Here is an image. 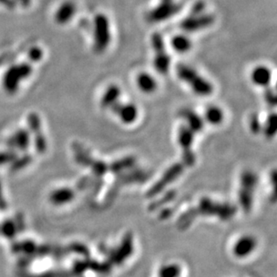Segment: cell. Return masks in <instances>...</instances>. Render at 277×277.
Instances as JSON below:
<instances>
[{"label": "cell", "mask_w": 277, "mask_h": 277, "mask_svg": "<svg viewBox=\"0 0 277 277\" xmlns=\"http://www.w3.org/2000/svg\"><path fill=\"white\" fill-rule=\"evenodd\" d=\"M176 73L180 80L192 90L194 94L198 96H209L214 92V86L209 81L197 71L184 64H179L176 68Z\"/></svg>", "instance_id": "obj_1"}, {"label": "cell", "mask_w": 277, "mask_h": 277, "mask_svg": "<svg viewBox=\"0 0 277 277\" xmlns=\"http://www.w3.org/2000/svg\"><path fill=\"white\" fill-rule=\"evenodd\" d=\"M215 23V16L206 10V4L197 1L186 18L180 23V29L186 33H195L210 27Z\"/></svg>", "instance_id": "obj_2"}, {"label": "cell", "mask_w": 277, "mask_h": 277, "mask_svg": "<svg viewBox=\"0 0 277 277\" xmlns=\"http://www.w3.org/2000/svg\"><path fill=\"white\" fill-rule=\"evenodd\" d=\"M111 42V24L108 16L104 14L95 15L94 21V50L103 53Z\"/></svg>", "instance_id": "obj_3"}, {"label": "cell", "mask_w": 277, "mask_h": 277, "mask_svg": "<svg viewBox=\"0 0 277 277\" xmlns=\"http://www.w3.org/2000/svg\"><path fill=\"white\" fill-rule=\"evenodd\" d=\"M151 44L155 52L154 66L155 70L159 74L166 75L169 72L171 59L166 50L163 35L159 33H154L151 38Z\"/></svg>", "instance_id": "obj_4"}, {"label": "cell", "mask_w": 277, "mask_h": 277, "mask_svg": "<svg viewBox=\"0 0 277 277\" xmlns=\"http://www.w3.org/2000/svg\"><path fill=\"white\" fill-rule=\"evenodd\" d=\"M32 66L26 63L11 66L5 72L3 77V87L6 93L14 94L18 90L19 85L22 81L26 79L32 74Z\"/></svg>", "instance_id": "obj_5"}, {"label": "cell", "mask_w": 277, "mask_h": 277, "mask_svg": "<svg viewBox=\"0 0 277 277\" xmlns=\"http://www.w3.org/2000/svg\"><path fill=\"white\" fill-rule=\"evenodd\" d=\"M180 9L181 5L175 0H161L155 8L147 13L146 20L152 24H159L173 17Z\"/></svg>", "instance_id": "obj_6"}, {"label": "cell", "mask_w": 277, "mask_h": 277, "mask_svg": "<svg viewBox=\"0 0 277 277\" xmlns=\"http://www.w3.org/2000/svg\"><path fill=\"white\" fill-rule=\"evenodd\" d=\"M111 110H112L113 112L125 124L135 122L138 116V110L134 104H122L118 102Z\"/></svg>", "instance_id": "obj_7"}, {"label": "cell", "mask_w": 277, "mask_h": 277, "mask_svg": "<svg viewBox=\"0 0 277 277\" xmlns=\"http://www.w3.org/2000/svg\"><path fill=\"white\" fill-rule=\"evenodd\" d=\"M272 80V72L267 66H258L251 73V81L254 85L259 87H268Z\"/></svg>", "instance_id": "obj_8"}, {"label": "cell", "mask_w": 277, "mask_h": 277, "mask_svg": "<svg viewBox=\"0 0 277 277\" xmlns=\"http://www.w3.org/2000/svg\"><path fill=\"white\" fill-rule=\"evenodd\" d=\"M76 5L73 1H66L62 4L55 14V21L58 24H66L75 16Z\"/></svg>", "instance_id": "obj_9"}, {"label": "cell", "mask_w": 277, "mask_h": 277, "mask_svg": "<svg viewBox=\"0 0 277 277\" xmlns=\"http://www.w3.org/2000/svg\"><path fill=\"white\" fill-rule=\"evenodd\" d=\"M136 85L142 93L146 94H154L158 87L155 77L146 72H142L136 76Z\"/></svg>", "instance_id": "obj_10"}, {"label": "cell", "mask_w": 277, "mask_h": 277, "mask_svg": "<svg viewBox=\"0 0 277 277\" xmlns=\"http://www.w3.org/2000/svg\"><path fill=\"white\" fill-rule=\"evenodd\" d=\"M121 95V89L117 85H111L105 90L101 100V104L104 108L111 109L115 104L119 102Z\"/></svg>", "instance_id": "obj_11"}, {"label": "cell", "mask_w": 277, "mask_h": 277, "mask_svg": "<svg viewBox=\"0 0 277 277\" xmlns=\"http://www.w3.org/2000/svg\"><path fill=\"white\" fill-rule=\"evenodd\" d=\"M256 242L252 237H243L237 241L234 246V253L236 256L243 258L253 251Z\"/></svg>", "instance_id": "obj_12"}, {"label": "cell", "mask_w": 277, "mask_h": 277, "mask_svg": "<svg viewBox=\"0 0 277 277\" xmlns=\"http://www.w3.org/2000/svg\"><path fill=\"white\" fill-rule=\"evenodd\" d=\"M171 46L175 52H179V53H186L191 50L192 43L187 35L179 34L172 38Z\"/></svg>", "instance_id": "obj_13"}, {"label": "cell", "mask_w": 277, "mask_h": 277, "mask_svg": "<svg viewBox=\"0 0 277 277\" xmlns=\"http://www.w3.org/2000/svg\"><path fill=\"white\" fill-rule=\"evenodd\" d=\"M182 117L187 120L188 127L192 131H200L204 126V121L200 116H198L197 113L194 112L190 110H183L181 112Z\"/></svg>", "instance_id": "obj_14"}, {"label": "cell", "mask_w": 277, "mask_h": 277, "mask_svg": "<svg viewBox=\"0 0 277 277\" xmlns=\"http://www.w3.org/2000/svg\"><path fill=\"white\" fill-rule=\"evenodd\" d=\"M75 197L74 191L69 188H60L52 193L51 195V201L54 205H61L69 202Z\"/></svg>", "instance_id": "obj_15"}, {"label": "cell", "mask_w": 277, "mask_h": 277, "mask_svg": "<svg viewBox=\"0 0 277 277\" xmlns=\"http://www.w3.org/2000/svg\"><path fill=\"white\" fill-rule=\"evenodd\" d=\"M205 117L207 122L211 125H219L223 121L224 114L220 107L214 105L207 109Z\"/></svg>", "instance_id": "obj_16"}, {"label": "cell", "mask_w": 277, "mask_h": 277, "mask_svg": "<svg viewBox=\"0 0 277 277\" xmlns=\"http://www.w3.org/2000/svg\"><path fill=\"white\" fill-rule=\"evenodd\" d=\"M37 245L35 244L31 240H24L23 242H19V243H14L12 247L13 251L15 253L19 252H23L25 253L27 256H33L36 253V249H37Z\"/></svg>", "instance_id": "obj_17"}, {"label": "cell", "mask_w": 277, "mask_h": 277, "mask_svg": "<svg viewBox=\"0 0 277 277\" xmlns=\"http://www.w3.org/2000/svg\"><path fill=\"white\" fill-rule=\"evenodd\" d=\"M14 142L15 146L18 147L21 151H26L30 146V135L29 132L25 129H20L14 134Z\"/></svg>", "instance_id": "obj_18"}, {"label": "cell", "mask_w": 277, "mask_h": 277, "mask_svg": "<svg viewBox=\"0 0 277 277\" xmlns=\"http://www.w3.org/2000/svg\"><path fill=\"white\" fill-rule=\"evenodd\" d=\"M0 232L7 239H13L17 232L16 226L13 220H6L0 226Z\"/></svg>", "instance_id": "obj_19"}, {"label": "cell", "mask_w": 277, "mask_h": 277, "mask_svg": "<svg viewBox=\"0 0 277 277\" xmlns=\"http://www.w3.org/2000/svg\"><path fill=\"white\" fill-rule=\"evenodd\" d=\"M180 269L176 265H167L161 268L159 277H179Z\"/></svg>", "instance_id": "obj_20"}, {"label": "cell", "mask_w": 277, "mask_h": 277, "mask_svg": "<svg viewBox=\"0 0 277 277\" xmlns=\"http://www.w3.org/2000/svg\"><path fill=\"white\" fill-rule=\"evenodd\" d=\"M28 125L30 130L33 134H38L42 132V121L36 113H31L28 116Z\"/></svg>", "instance_id": "obj_21"}, {"label": "cell", "mask_w": 277, "mask_h": 277, "mask_svg": "<svg viewBox=\"0 0 277 277\" xmlns=\"http://www.w3.org/2000/svg\"><path fill=\"white\" fill-rule=\"evenodd\" d=\"M32 160V156L30 155H24L19 159H15L11 165V171H17L19 169H23L29 164H31Z\"/></svg>", "instance_id": "obj_22"}, {"label": "cell", "mask_w": 277, "mask_h": 277, "mask_svg": "<svg viewBox=\"0 0 277 277\" xmlns=\"http://www.w3.org/2000/svg\"><path fill=\"white\" fill-rule=\"evenodd\" d=\"M34 142H35L36 150L39 154H43L46 152L47 143H46L45 137L43 136V132L34 135Z\"/></svg>", "instance_id": "obj_23"}, {"label": "cell", "mask_w": 277, "mask_h": 277, "mask_svg": "<svg viewBox=\"0 0 277 277\" xmlns=\"http://www.w3.org/2000/svg\"><path fill=\"white\" fill-rule=\"evenodd\" d=\"M264 97H265V101L267 102V104L271 106V107H275L277 105V95L275 91L270 88L269 86L266 87L265 89V93H264Z\"/></svg>", "instance_id": "obj_24"}, {"label": "cell", "mask_w": 277, "mask_h": 277, "mask_svg": "<svg viewBox=\"0 0 277 277\" xmlns=\"http://www.w3.org/2000/svg\"><path fill=\"white\" fill-rule=\"evenodd\" d=\"M16 158H17V155L13 151L0 153V165H6L9 163L12 164Z\"/></svg>", "instance_id": "obj_25"}, {"label": "cell", "mask_w": 277, "mask_h": 277, "mask_svg": "<svg viewBox=\"0 0 277 277\" xmlns=\"http://www.w3.org/2000/svg\"><path fill=\"white\" fill-rule=\"evenodd\" d=\"M277 130V116L276 114L270 115L266 125V131L268 136H273Z\"/></svg>", "instance_id": "obj_26"}, {"label": "cell", "mask_w": 277, "mask_h": 277, "mask_svg": "<svg viewBox=\"0 0 277 277\" xmlns=\"http://www.w3.org/2000/svg\"><path fill=\"white\" fill-rule=\"evenodd\" d=\"M43 52L42 49L38 47H33L29 52V58L33 62L40 61L43 58Z\"/></svg>", "instance_id": "obj_27"}, {"label": "cell", "mask_w": 277, "mask_h": 277, "mask_svg": "<svg viewBox=\"0 0 277 277\" xmlns=\"http://www.w3.org/2000/svg\"><path fill=\"white\" fill-rule=\"evenodd\" d=\"M15 226H16V229H17V231H21L24 229V217L22 215H17L16 218H15Z\"/></svg>", "instance_id": "obj_28"}, {"label": "cell", "mask_w": 277, "mask_h": 277, "mask_svg": "<svg viewBox=\"0 0 277 277\" xmlns=\"http://www.w3.org/2000/svg\"><path fill=\"white\" fill-rule=\"evenodd\" d=\"M70 249L77 252V253L87 254V250L85 248V246L81 244H72L70 245Z\"/></svg>", "instance_id": "obj_29"}, {"label": "cell", "mask_w": 277, "mask_h": 277, "mask_svg": "<svg viewBox=\"0 0 277 277\" xmlns=\"http://www.w3.org/2000/svg\"><path fill=\"white\" fill-rule=\"evenodd\" d=\"M6 202H5V198L3 197L2 194V188H1V184H0V210H5L6 209Z\"/></svg>", "instance_id": "obj_30"}, {"label": "cell", "mask_w": 277, "mask_h": 277, "mask_svg": "<svg viewBox=\"0 0 277 277\" xmlns=\"http://www.w3.org/2000/svg\"><path fill=\"white\" fill-rule=\"evenodd\" d=\"M259 121L257 116H254L251 119V128L257 132L259 129Z\"/></svg>", "instance_id": "obj_31"}, {"label": "cell", "mask_w": 277, "mask_h": 277, "mask_svg": "<svg viewBox=\"0 0 277 277\" xmlns=\"http://www.w3.org/2000/svg\"><path fill=\"white\" fill-rule=\"evenodd\" d=\"M0 4L4 5V6H7V7H13L14 5V1L13 0H0Z\"/></svg>", "instance_id": "obj_32"}, {"label": "cell", "mask_w": 277, "mask_h": 277, "mask_svg": "<svg viewBox=\"0 0 277 277\" xmlns=\"http://www.w3.org/2000/svg\"><path fill=\"white\" fill-rule=\"evenodd\" d=\"M19 2L22 4V5L26 6L28 5L30 3H31V0H18Z\"/></svg>", "instance_id": "obj_33"}]
</instances>
